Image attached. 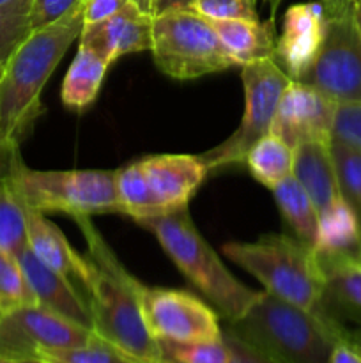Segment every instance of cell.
<instances>
[{
  "instance_id": "cell-1",
  "label": "cell",
  "mask_w": 361,
  "mask_h": 363,
  "mask_svg": "<svg viewBox=\"0 0 361 363\" xmlns=\"http://www.w3.org/2000/svg\"><path fill=\"white\" fill-rule=\"evenodd\" d=\"M87 241L92 266L88 308L92 332L142 363H159L158 340L149 333L140 305L142 284L124 268L106 245L91 216H74Z\"/></svg>"
},
{
  "instance_id": "cell-2",
  "label": "cell",
  "mask_w": 361,
  "mask_h": 363,
  "mask_svg": "<svg viewBox=\"0 0 361 363\" xmlns=\"http://www.w3.org/2000/svg\"><path fill=\"white\" fill-rule=\"evenodd\" d=\"M85 25V0L69 14L32 30L6 60L0 80V144L18 145L42 112L41 92Z\"/></svg>"
},
{
  "instance_id": "cell-3",
  "label": "cell",
  "mask_w": 361,
  "mask_h": 363,
  "mask_svg": "<svg viewBox=\"0 0 361 363\" xmlns=\"http://www.w3.org/2000/svg\"><path fill=\"white\" fill-rule=\"evenodd\" d=\"M227 328L275 363H328L347 328L322 311H306L260 291L255 303Z\"/></svg>"
},
{
  "instance_id": "cell-4",
  "label": "cell",
  "mask_w": 361,
  "mask_h": 363,
  "mask_svg": "<svg viewBox=\"0 0 361 363\" xmlns=\"http://www.w3.org/2000/svg\"><path fill=\"white\" fill-rule=\"evenodd\" d=\"M137 223L154 234L179 272L211 301L227 323L239 321L255 303L260 291L246 287L227 269L219 255L198 233L188 208L142 218Z\"/></svg>"
},
{
  "instance_id": "cell-5",
  "label": "cell",
  "mask_w": 361,
  "mask_h": 363,
  "mask_svg": "<svg viewBox=\"0 0 361 363\" xmlns=\"http://www.w3.org/2000/svg\"><path fill=\"white\" fill-rule=\"evenodd\" d=\"M222 252L253 275L273 296L306 311H321L324 277L317 254L297 238L268 234L253 243L230 241Z\"/></svg>"
},
{
  "instance_id": "cell-6",
  "label": "cell",
  "mask_w": 361,
  "mask_h": 363,
  "mask_svg": "<svg viewBox=\"0 0 361 363\" xmlns=\"http://www.w3.org/2000/svg\"><path fill=\"white\" fill-rule=\"evenodd\" d=\"M11 183L23 208L69 216L120 213L115 170H34L20 152L11 167Z\"/></svg>"
},
{
  "instance_id": "cell-7",
  "label": "cell",
  "mask_w": 361,
  "mask_h": 363,
  "mask_svg": "<svg viewBox=\"0 0 361 363\" xmlns=\"http://www.w3.org/2000/svg\"><path fill=\"white\" fill-rule=\"evenodd\" d=\"M151 52L158 69L177 80H193L239 66L211 21L190 7L156 14Z\"/></svg>"
},
{
  "instance_id": "cell-8",
  "label": "cell",
  "mask_w": 361,
  "mask_h": 363,
  "mask_svg": "<svg viewBox=\"0 0 361 363\" xmlns=\"http://www.w3.org/2000/svg\"><path fill=\"white\" fill-rule=\"evenodd\" d=\"M244 85V113L237 130L216 147L198 155L207 170L244 163L248 151L271 131L280 98L290 78L273 59L241 66Z\"/></svg>"
},
{
  "instance_id": "cell-9",
  "label": "cell",
  "mask_w": 361,
  "mask_h": 363,
  "mask_svg": "<svg viewBox=\"0 0 361 363\" xmlns=\"http://www.w3.org/2000/svg\"><path fill=\"white\" fill-rule=\"evenodd\" d=\"M297 82L336 103H361V34L353 13L326 20L321 50Z\"/></svg>"
},
{
  "instance_id": "cell-10",
  "label": "cell",
  "mask_w": 361,
  "mask_h": 363,
  "mask_svg": "<svg viewBox=\"0 0 361 363\" xmlns=\"http://www.w3.org/2000/svg\"><path fill=\"white\" fill-rule=\"evenodd\" d=\"M140 305L149 333L156 340L202 342L223 337L218 314L188 291L142 284Z\"/></svg>"
},
{
  "instance_id": "cell-11",
  "label": "cell",
  "mask_w": 361,
  "mask_h": 363,
  "mask_svg": "<svg viewBox=\"0 0 361 363\" xmlns=\"http://www.w3.org/2000/svg\"><path fill=\"white\" fill-rule=\"evenodd\" d=\"M94 332L39 305L0 315V357L35 360L39 351L87 344Z\"/></svg>"
},
{
  "instance_id": "cell-12",
  "label": "cell",
  "mask_w": 361,
  "mask_h": 363,
  "mask_svg": "<svg viewBox=\"0 0 361 363\" xmlns=\"http://www.w3.org/2000/svg\"><path fill=\"white\" fill-rule=\"evenodd\" d=\"M336 105L338 103L317 89L303 82L290 80L280 98L269 133L285 142L290 149H296L304 142L329 144Z\"/></svg>"
},
{
  "instance_id": "cell-13",
  "label": "cell",
  "mask_w": 361,
  "mask_h": 363,
  "mask_svg": "<svg viewBox=\"0 0 361 363\" xmlns=\"http://www.w3.org/2000/svg\"><path fill=\"white\" fill-rule=\"evenodd\" d=\"M154 16L152 0H131L112 16L85 23L78 39L80 45L113 64L127 53L151 52Z\"/></svg>"
},
{
  "instance_id": "cell-14",
  "label": "cell",
  "mask_w": 361,
  "mask_h": 363,
  "mask_svg": "<svg viewBox=\"0 0 361 363\" xmlns=\"http://www.w3.org/2000/svg\"><path fill=\"white\" fill-rule=\"evenodd\" d=\"M326 20L324 7L319 0L296 4L285 11L273 60L292 82L299 80L314 64L324 39Z\"/></svg>"
},
{
  "instance_id": "cell-15",
  "label": "cell",
  "mask_w": 361,
  "mask_h": 363,
  "mask_svg": "<svg viewBox=\"0 0 361 363\" xmlns=\"http://www.w3.org/2000/svg\"><path fill=\"white\" fill-rule=\"evenodd\" d=\"M25 209V229H27V245L32 254L67 280L88 303L91 293L92 266L87 257L78 254L60 229L45 218L42 213Z\"/></svg>"
},
{
  "instance_id": "cell-16",
  "label": "cell",
  "mask_w": 361,
  "mask_h": 363,
  "mask_svg": "<svg viewBox=\"0 0 361 363\" xmlns=\"http://www.w3.org/2000/svg\"><path fill=\"white\" fill-rule=\"evenodd\" d=\"M140 163L161 215L186 209L209 172L193 155H154Z\"/></svg>"
},
{
  "instance_id": "cell-17",
  "label": "cell",
  "mask_w": 361,
  "mask_h": 363,
  "mask_svg": "<svg viewBox=\"0 0 361 363\" xmlns=\"http://www.w3.org/2000/svg\"><path fill=\"white\" fill-rule=\"evenodd\" d=\"M315 254L324 277L321 311L342 325L361 326V250Z\"/></svg>"
},
{
  "instance_id": "cell-18",
  "label": "cell",
  "mask_w": 361,
  "mask_h": 363,
  "mask_svg": "<svg viewBox=\"0 0 361 363\" xmlns=\"http://www.w3.org/2000/svg\"><path fill=\"white\" fill-rule=\"evenodd\" d=\"M28 287L34 294L35 305L45 307L69 321L92 330V315L87 300L64 277L42 264L28 245L16 254Z\"/></svg>"
},
{
  "instance_id": "cell-19",
  "label": "cell",
  "mask_w": 361,
  "mask_h": 363,
  "mask_svg": "<svg viewBox=\"0 0 361 363\" xmlns=\"http://www.w3.org/2000/svg\"><path fill=\"white\" fill-rule=\"evenodd\" d=\"M292 174L314 202L319 218L342 201L335 163L326 142H304L297 145L294 149Z\"/></svg>"
},
{
  "instance_id": "cell-20",
  "label": "cell",
  "mask_w": 361,
  "mask_h": 363,
  "mask_svg": "<svg viewBox=\"0 0 361 363\" xmlns=\"http://www.w3.org/2000/svg\"><path fill=\"white\" fill-rule=\"evenodd\" d=\"M216 34L239 66L264 59H275V20H209Z\"/></svg>"
},
{
  "instance_id": "cell-21",
  "label": "cell",
  "mask_w": 361,
  "mask_h": 363,
  "mask_svg": "<svg viewBox=\"0 0 361 363\" xmlns=\"http://www.w3.org/2000/svg\"><path fill=\"white\" fill-rule=\"evenodd\" d=\"M18 145L0 144V248L16 255L27 245L25 209L11 183V167Z\"/></svg>"
},
{
  "instance_id": "cell-22",
  "label": "cell",
  "mask_w": 361,
  "mask_h": 363,
  "mask_svg": "<svg viewBox=\"0 0 361 363\" xmlns=\"http://www.w3.org/2000/svg\"><path fill=\"white\" fill-rule=\"evenodd\" d=\"M112 64L94 50L78 46L76 57L71 62L62 84V103L69 108L81 110L91 105L99 94L105 74Z\"/></svg>"
},
{
  "instance_id": "cell-23",
  "label": "cell",
  "mask_w": 361,
  "mask_h": 363,
  "mask_svg": "<svg viewBox=\"0 0 361 363\" xmlns=\"http://www.w3.org/2000/svg\"><path fill=\"white\" fill-rule=\"evenodd\" d=\"M273 197L294 236L308 247L315 248L319 241V215L299 181L292 176L273 188Z\"/></svg>"
},
{
  "instance_id": "cell-24",
  "label": "cell",
  "mask_w": 361,
  "mask_h": 363,
  "mask_svg": "<svg viewBox=\"0 0 361 363\" xmlns=\"http://www.w3.org/2000/svg\"><path fill=\"white\" fill-rule=\"evenodd\" d=\"M244 165L255 181L273 190L276 184L292 176L294 149L275 135L268 133L248 151Z\"/></svg>"
},
{
  "instance_id": "cell-25",
  "label": "cell",
  "mask_w": 361,
  "mask_h": 363,
  "mask_svg": "<svg viewBox=\"0 0 361 363\" xmlns=\"http://www.w3.org/2000/svg\"><path fill=\"white\" fill-rule=\"evenodd\" d=\"M115 188L120 213L131 216L134 222L149 218V216L161 215L140 162L115 170Z\"/></svg>"
},
{
  "instance_id": "cell-26",
  "label": "cell",
  "mask_w": 361,
  "mask_h": 363,
  "mask_svg": "<svg viewBox=\"0 0 361 363\" xmlns=\"http://www.w3.org/2000/svg\"><path fill=\"white\" fill-rule=\"evenodd\" d=\"M340 195L353 209L361 229V147L331 138L329 142Z\"/></svg>"
},
{
  "instance_id": "cell-27",
  "label": "cell",
  "mask_w": 361,
  "mask_h": 363,
  "mask_svg": "<svg viewBox=\"0 0 361 363\" xmlns=\"http://www.w3.org/2000/svg\"><path fill=\"white\" fill-rule=\"evenodd\" d=\"M35 360L42 363H142L98 335H92L87 344L76 347L39 351Z\"/></svg>"
},
{
  "instance_id": "cell-28",
  "label": "cell",
  "mask_w": 361,
  "mask_h": 363,
  "mask_svg": "<svg viewBox=\"0 0 361 363\" xmlns=\"http://www.w3.org/2000/svg\"><path fill=\"white\" fill-rule=\"evenodd\" d=\"M159 363H229L230 351L225 339L202 342L158 340Z\"/></svg>"
},
{
  "instance_id": "cell-29",
  "label": "cell",
  "mask_w": 361,
  "mask_h": 363,
  "mask_svg": "<svg viewBox=\"0 0 361 363\" xmlns=\"http://www.w3.org/2000/svg\"><path fill=\"white\" fill-rule=\"evenodd\" d=\"M35 305L18 257L0 248V314Z\"/></svg>"
},
{
  "instance_id": "cell-30",
  "label": "cell",
  "mask_w": 361,
  "mask_h": 363,
  "mask_svg": "<svg viewBox=\"0 0 361 363\" xmlns=\"http://www.w3.org/2000/svg\"><path fill=\"white\" fill-rule=\"evenodd\" d=\"M30 4L32 0H13L0 7V60L4 62L32 32Z\"/></svg>"
},
{
  "instance_id": "cell-31",
  "label": "cell",
  "mask_w": 361,
  "mask_h": 363,
  "mask_svg": "<svg viewBox=\"0 0 361 363\" xmlns=\"http://www.w3.org/2000/svg\"><path fill=\"white\" fill-rule=\"evenodd\" d=\"M257 0H193L190 9L207 20H258Z\"/></svg>"
},
{
  "instance_id": "cell-32",
  "label": "cell",
  "mask_w": 361,
  "mask_h": 363,
  "mask_svg": "<svg viewBox=\"0 0 361 363\" xmlns=\"http://www.w3.org/2000/svg\"><path fill=\"white\" fill-rule=\"evenodd\" d=\"M333 138L361 147V103H338L336 105Z\"/></svg>"
},
{
  "instance_id": "cell-33",
  "label": "cell",
  "mask_w": 361,
  "mask_h": 363,
  "mask_svg": "<svg viewBox=\"0 0 361 363\" xmlns=\"http://www.w3.org/2000/svg\"><path fill=\"white\" fill-rule=\"evenodd\" d=\"M84 0H32L30 4V28H38L52 25L69 14L74 7H78Z\"/></svg>"
},
{
  "instance_id": "cell-34",
  "label": "cell",
  "mask_w": 361,
  "mask_h": 363,
  "mask_svg": "<svg viewBox=\"0 0 361 363\" xmlns=\"http://www.w3.org/2000/svg\"><path fill=\"white\" fill-rule=\"evenodd\" d=\"M223 339H225L227 346L230 351V362L229 363H275L271 358L265 357L264 353L248 344L236 333L230 332L229 328H223Z\"/></svg>"
},
{
  "instance_id": "cell-35",
  "label": "cell",
  "mask_w": 361,
  "mask_h": 363,
  "mask_svg": "<svg viewBox=\"0 0 361 363\" xmlns=\"http://www.w3.org/2000/svg\"><path fill=\"white\" fill-rule=\"evenodd\" d=\"M131 0H85V23H94L122 9Z\"/></svg>"
},
{
  "instance_id": "cell-36",
  "label": "cell",
  "mask_w": 361,
  "mask_h": 363,
  "mask_svg": "<svg viewBox=\"0 0 361 363\" xmlns=\"http://www.w3.org/2000/svg\"><path fill=\"white\" fill-rule=\"evenodd\" d=\"M328 363H361V354L357 353L356 347L347 340V333L345 337H342V339L335 344L331 354H329Z\"/></svg>"
},
{
  "instance_id": "cell-37",
  "label": "cell",
  "mask_w": 361,
  "mask_h": 363,
  "mask_svg": "<svg viewBox=\"0 0 361 363\" xmlns=\"http://www.w3.org/2000/svg\"><path fill=\"white\" fill-rule=\"evenodd\" d=\"M319 2L324 7L326 16L335 18L353 13L356 0H319Z\"/></svg>"
},
{
  "instance_id": "cell-38",
  "label": "cell",
  "mask_w": 361,
  "mask_h": 363,
  "mask_svg": "<svg viewBox=\"0 0 361 363\" xmlns=\"http://www.w3.org/2000/svg\"><path fill=\"white\" fill-rule=\"evenodd\" d=\"M193 0H152V6H154V13H165L170 9H188L191 6Z\"/></svg>"
},
{
  "instance_id": "cell-39",
  "label": "cell",
  "mask_w": 361,
  "mask_h": 363,
  "mask_svg": "<svg viewBox=\"0 0 361 363\" xmlns=\"http://www.w3.org/2000/svg\"><path fill=\"white\" fill-rule=\"evenodd\" d=\"M347 340L356 347L357 353L361 354V326H357L356 330H347Z\"/></svg>"
},
{
  "instance_id": "cell-40",
  "label": "cell",
  "mask_w": 361,
  "mask_h": 363,
  "mask_svg": "<svg viewBox=\"0 0 361 363\" xmlns=\"http://www.w3.org/2000/svg\"><path fill=\"white\" fill-rule=\"evenodd\" d=\"M353 18H354V23H356L357 30H360V34H361V0H356V4H354Z\"/></svg>"
},
{
  "instance_id": "cell-41",
  "label": "cell",
  "mask_w": 361,
  "mask_h": 363,
  "mask_svg": "<svg viewBox=\"0 0 361 363\" xmlns=\"http://www.w3.org/2000/svg\"><path fill=\"white\" fill-rule=\"evenodd\" d=\"M0 363H42L38 360H21V358H9V357H0Z\"/></svg>"
},
{
  "instance_id": "cell-42",
  "label": "cell",
  "mask_w": 361,
  "mask_h": 363,
  "mask_svg": "<svg viewBox=\"0 0 361 363\" xmlns=\"http://www.w3.org/2000/svg\"><path fill=\"white\" fill-rule=\"evenodd\" d=\"M265 2H268L269 7H271V20H275L276 11H278V6L282 4V0H265Z\"/></svg>"
},
{
  "instance_id": "cell-43",
  "label": "cell",
  "mask_w": 361,
  "mask_h": 363,
  "mask_svg": "<svg viewBox=\"0 0 361 363\" xmlns=\"http://www.w3.org/2000/svg\"><path fill=\"white\" fill-rule=\"evenodd\" d=\"M4 67H6V62L0 60V80H2V74H4Z\"/></svg>"
},
{
  "instance_id": "cell-44",
  "label": "cell",
  "mask_w": 361,
  "mask_h": 363,
  "mask_svg": "<svg viewBox=\"0 0 361 363\" xmlns=\"http://www.w3.org/2000/svg\"><path fill=\"white\" fill-rule=\"evenodd\" d=\"M9 2H13V0H0V7L6 6V4H9Z\"/></svg>"
},
{
  "instance_id": "cell-45",
  "label": "cell",
  "mask_w": 361,
  "mask_h": 363,
  "mask_svg": "<svg viewBox=\"0 0 361 363\" xmlns=\"http://www.w3.org/2000/svg\"><path fill=\"white\" fill-rule=\"evenodd\" d=\"M0 315H2V314H0Z\"/></svg>"
}]
</instances>
